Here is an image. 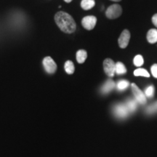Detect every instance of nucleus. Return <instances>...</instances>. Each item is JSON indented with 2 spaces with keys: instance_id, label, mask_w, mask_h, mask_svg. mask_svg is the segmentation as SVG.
<instances>
[{
  "instance_id": "nucleus-5",
  "label": "nucleus",
  "mask_w": 157,
  "mask_h": 157,
  "mask_svg": "<svg viewBox=\"0 0 157 157\" xmlns=\"http://www.w3.org/2000/svg\"><path fill=\"white\" fill-rule=\"evenodd\" d=\"M43 66H44V70L46 71L47 73L52 74L56 71L57 65L51 57H46L44 58L42 61Z\"/></svg>"
},
{
  "instance_id": "nucleus-22",
  "label": "nucleus",
  "mask_w": 157,
  "mask_h": 157,
  "mask_svg": "<svg viewBox=\"0 0 157 157\" xmlns=\"http://www.w3.org/2000/svg\"><path fill=\"white\" fill-rule=\"evenodd\" d=\"M152 23H154V25L157 28V13L152 17Z\"/></svg>"
},
{
  "instance_id": "nucleus-6",
  "label": "nucleus",
  "mask_w": 157,
  "mask_h": 157,
  "mask_svg": "<svg viewBox=\"0 0 157 157\" xmlns=\"http://www.w3.org/2000/svg\"><path fill=\"white\" fill-rule=\"evenodd\" d=\"M103 68L105 73L107 74L109 77H113L116 74L115 68L116 63L113 62V60L110 58L105 59L103 61Z\"/></svg>"
},
{
  "instance_id": "nucleus-21",
  "label": "nucleus",
  "mask_w": 157,
  "mask_h": 157,
  "mask_svg": "<svg viewBox=\"0 0 157 157\" xmlns=\"http://www.w3.org/2000/svg\"><path fill=\"white\" fill-rule=\"evenodd\" d=\"M151 71L152 75L154 76L155 78H157V64H154L151 68Z\"/></svg>"
},
{
  "instance_id": "nucleus-13",
  "label": "nucleus",
  "mask_w": 157,
  "mask_h": 157,
  "mask_svg": "<svg viewBox=\"0 0 157 157\" xmlns=\"http://www.w3.org/2000/svg\"><path fill=\"white\" fill-rule=\"evenodd\" d=\"M87 58V52L84 50H80L76 52V60L78 63H83Z\"/></svg>"
},
{
  "instance_id": "nucleus-3",
  "label": "nucleus",
  "mask_w": 157,
  "mask_h": 157,
  "mask_svg": "<svg viewBox=\"0 0 157 157\" xmlns=\"http://www.w3.org/2000/svg\"><path fill=\"white\" fill-rule=\"evenodd\" d=\"M131 87H132V91L133 95L135 96V101L141 105H145L146 103L147 100L144 93H143L142 90L139 89V87L134 83L131 84Z\"/></svg>"
},
{
  "instance_id": "nucleus-14",
  "label": "nucleus",
  "mask_w": 157,
  "mask_h": 157,
  "mask_svg": "<svg viewBox=\"0 0 157 157\" xmlns=\"http://www.w3.org/2000/svg\"><path fill=\"white\" fill-rule=\"evenodd\" d=\"M115 72L116 74L118 75H122V74H126L127 72V68L125 67V66L121 62H117L116 63V68H115Z\"/></svg>"
},
{
  "instance_id": "nucleus-2",
  "label": "nucleus",
  "mask_w": 157,
  "mask_h": 157,
  "mask_svg": "<svg viewBox=\"0 0 157 157\" xmlns=\"http://www.w3.org/2000/svg\"><path fill=\"white\" fill-rule=\"evenodd\" d=\"M122 13L121 7L118 4H113L108 7L105 11V15L109 19H116L119 17Z\"/></svg>"
},
{
  "instance_id": "nucleus-12",
  "label": "nucleus",
  "mask_w": 157,
  "mask_h": 157,
  "mask_svg": "<svg viewBox=\"0 0 157 157\" xmlns=\"http://www.w3.org/2000/svg\"><path fill=\"white\" fill-rule=\"evenodd\" d=\"M95 5V0H82L81 2V7L84 10H91Z\"/></svg>"
},
{
  "instance_id": "nucleus-19",
  "label": "nucleus",
  "mask_w": 157,
  "mask_h": 157,
  "mask_svg": "<svg viewBox=\"0 0 157 157\" xmlns=\"http://www.w3.org/2000/svg\"><path fill=\"white\" fill-rule=\"evenodd\" d=\"M133 63H134V65L137 67H140L141 66H143V63H144V60H143V58L142 56L140 55H137L134 58V60H133Z\"/></svg>"
},
{
  "instance_id": "nucleus-4",
  "label": "nucleus",
  "mask_w": 157,
  "mask_h": 157,
  "mask_svg": "<svg viewBox=\"0 0 157 157\" xmlns=\"http://www.w3.org/2000/svg\"><path fill=\"white\" fill-rule=\"evenodd\" d=\"M113 112L116 116V117L119 118V119H125V118L128 117L129 113L126 105L121 103L117 104L113 107Z\"/></svg>"
},
{
  "instance_id": "nucleus-16",
  "label": "nucleus",
  "mask_w": 157,
  "mask_h": 157,
  "mask_svg": "<svg viewBox=\"0 0 157 157\" xmlns=\"http://www.w3.org/2000/svg\"><path fill=\"white\" fill-rule=\"evenodd\" d=\"M134 75L135 76H144V77H150V74L144 68H139L134 71Z\"/></svg>"
},
{
  "instance_id": "nucleus-11",
  "label": "nucleus",
  "mask_w": 157,
  "mask_h": 157,
  "mask_svg": "<svg viewBox=\"0 0 157 157\" xmlns=\"http://www.w3.org/2000/svg\"><path fill=\"white\" fill-rule=\"evenodd\" d=\"M137 102L133 99H129L127 100L126 103H125V105H126V106L127 108V109H128L129 112V113H133L135 112V110L137 109Z\"/></svg>"
},
{
  "instance_id": "nucleus-9",
  "label": "nucleus",
  "mask_w": 157,
  "mask_h": 157,
  "mask_svg": "<svg viewBox=\"0 0 157 157\" xmlns=\"http://www.w3.org/2000/svg\"><path fill=\"white\" fill-rule=\"evenodd\" d=\"M116 87L115 82L111 79L107 80L105 83L103 84V85L101 87V93L103 94H108Z\"/></svg>"
},
{
  "instance_id": "nucleus-15",
  "label": "nucleus",
  "mask_w": 157,
  "mask_h": 157,
  "mask_svg": "<svg viewBox=\"0 0 157 157\" xmlns=\"http://www.w3.org/2000/svg\"><path fill=\"white\" fill-rule=\"evenodd\" d=\"M64 68L66 73L68 74H72L74 72V70H75L73 62L71 61V60H68V61L65 63Z\"/></svg>"
},
{
  "instance_id": "nucleus-23",
  "label": "nucleus",
  "mask_w": 157,
  "mask_h": 157,
  "mask_svg": "<svg viewBox=\"0 0 157 157\" xmlns=\"http://www.w3.org/2000/svg\"><path fill=\"white\" fill-rule=\"evenodd\" d=\"M64 1L67 3H70L71 2H72V0H64Z\"/></svg>"
},
{
  "instance_id": "nucleus-8",
  "label": "nucleus",
  "mask_w": 157,
  "mask_h": 157,
  "mask_svg": "<svg viewBox=\"0 0 157 157\" xmlns=\"http://www.w3.org/2000/svg\"><path fill=\"white\" fill-rule=\"evenodd\" d=\"M129 39H130V33L128 30L125 29L124 30L119 36V45L121 48H126L128 46L129 42Z\"/></svg>"
},
{
  "instance_id": "nucleus-10",
  "label": "nucleus",
  "mask_w": 157,
  "mask_h": 157,
  "mask_svg": "<svg viewBox=\"0 0 157 157\" xmlns=\"http://www.w3.org/2000/svg\"><path fill=\"white\" fill-rule=\"evenodd\" d=\"M147 40L151 44L157 42V29H150L147 33Z\"/></svg>"
},
{
  "instance_id": "nucleus-7",
  "label": "nucleus",
  "mask_w": 157,
  "mask_h": 157,
  "mask_svg": "<svg viewBox=\"0 0 157 157\" xmlns=\"http://www.w3.org/2000/svg\"><path fill=\"white\" fill-rule=\"evenodd\" d=\"M97 23V17L93 15H88L82 20V25L87 30H93Z\"/></svg>"
},
{
  "instance_id": "nucleus-18",
  "label": "nucleus",
  "mask_w": 157,
  "mask_h": 157,
  "mask_svg": "<svg viewBox=\"0 0 157 157\" xmlns=\"http://www.w3.org/2000/svg\"><path fill=\"white\" fill-rule=\"evenodd\" d=\"M146 112L148 114H154V113H157V101L154 102V103L151 104L146 108Z\"/></svg>"
},
{
  "instance_id": "nucleus-17",
  "label": "nucleus",
  "mask_w": 157,
  "mask_h": 157,
  "mask_svg": "<svg viewBox=\"0 0 157 157\" xmlns=\"http://www.w3.org/2000/svg\"><path fill=\"white\" fill-rule=\"evenodd\" d=\"M129 82L127 81V80H120L116 86H117L118 90H119V91H123V90H125L129 87Z\"/></svg>"
},
{
  "instance_id": "nucleus-1",
  "label": "nucleus",
  "mask_w": 157,
  "mask_h": 157,
  "mask_svg": "<svg viewBox=\"0 0 157 157\" xmlns=\"http://www.w3.org/2000/svg\"><path fill=\"white\" fill-rule=\"evenodd\" d=\"M55 21L62 31L66 34H72L76 31V25L73 17L67 13L60 11L55 15Z\"/></svg>"
},
{
  "instance_id": "nucleus-20",
  "label": "nucleus",
  "mask_w": 157,
  "mask_h": 157,
  "mask_svg": "<svg viewBox=\"0 0 157 157\" xmlns=\"http://www.w3.org/2000/svg\"><path fill=\"white\" fill-rule=\"evenodd\" d=\"M154 87L153 85H150L148 86V87L146 88V90H145V95H146V97L147 98H153V96L154 95Z\"/></svg>"
},
{
  "instance_id": "nucleus-24",
  "label": "nucleus",
  "mask_w": 157,
  "mask_h": 157,
  "mask_svg": "<svg viewBox=\"0 0 157 157\" xmlns=\"http://www.w3.org/2000/svg\"><path fill=\"white\" fill-rule=\"evenodd\" d=\"M111 1H113V2H120L121 0H111Z\"/></svg>"
}]
</instances>
